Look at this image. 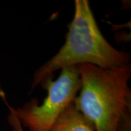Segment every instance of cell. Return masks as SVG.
<instances>
[{
    "label": "cell",
    "instance_id": "6da1fadb",
    "mask_svg": "<svg viewBox=\"0 0 131 131\" xmlns=\"http://www.w3.org/2000/svg\"><path fill=\"white\" fill-rule=\"evenodd\" d=\"M130 55L113 47L103 35L88 0H75V12L64 45L58 53L36 70L32 89L54 72L81 64L109 69L130 64Z\"/></svg>",
    "mask_w": 131,
    "mask_h": 131
},
{
    "label": "cell",
    "instance_id": "7a4b0ae2",
    "mask_svg": "<svg viewBox=\"0 0 131 131\" xmlns=\"http://www.w3.org/2000/svg\"><path fill=\"white\" fill-rule=\"evenodd\" d=\"M81 81L75 107L91 123L95 131H117L123 117L131 112L130 64L105 69L78 64Z\"/></svg>",
    "mask_w": 131,
    "mask_h": 131
},
{
    "label": "cell",
    "instance_id": "3957f363",
    "mask_svg": "<svg viewBox=\"0 0 131 131\" xmlns=\"http://www.w3.org/2000/svg\"><path fill=\"white\" fill-rule=\"evenodd\" d=\"M61 70L56 80L53 81V76H49L40 83L47 91V97L41 105L37 99L33 98L22 107L14 109L22 126L29 131H50L80 92L81 81L78 65Z\"/></svg>",
    "mask_w": 131,
    "mask_h": 131
},
{
    "label": "cell",
    "instance_id": "277c9868",
    "mask_svg": "<svg viewBox=\"0 0 131 131\" xmlns=\"http://www.w3.org/2000/svg\"><path fill=\"white\" fill-rule=\"evenodd\" d=\"M50 131H95V129L73 103L62 113Z\"/></svg>",
    "mask_w": 131,
    "mask_h": 131
},
{
    "label": "cell",
    "instance_id": "5b68a950",
    "mask_svg": "<svg viewBox=\"0 0 131 131\" xmlns=\"http://www.w3.org/2000/svg\"><path fill=\"white\" fill-rule=\"evenodd\" d=\"M0 96L3 100V101H4L9 109V114L7 116V120L10 126L12 129V131H25L23 129V127L21 125V123L19 122L18 118L16 117L15 113L14 112V108L11 107L7 103V101H6V96L2 90H0Z\"/></svg>",
    "mask_w": 131,
    "mask_h": 131
},
{
    "label": "cell",
    "instance_id": "8992f818",
    "mask_svg": "<svg viewBox=\"0 0 131 131\" xmlns=\"http://www.w3.org/2000/svg\"><path fill=\"white\" fill-rule=\"evenodd\" d=\"M117 131H131V112L126 113L123 117Z\"/></svg>",
    "mask_w": 131,
    "mask_h": 131
}]
</instances>
